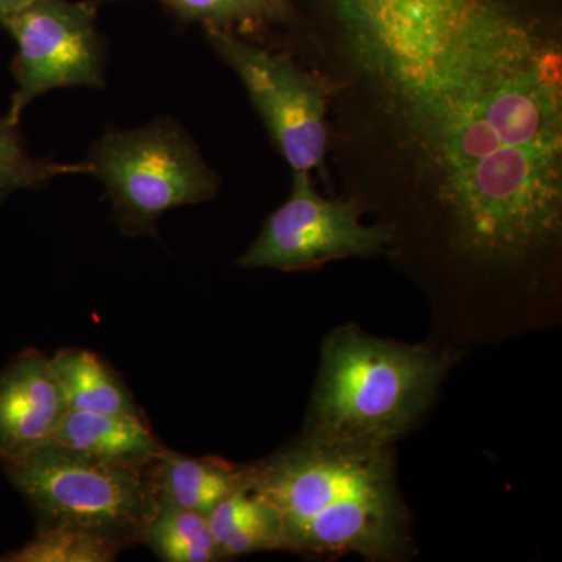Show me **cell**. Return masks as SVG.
<instances>
[{
    "mask_svg": "<svg viewBox=\"0 0 562 562\" xmlns=\"http://www.w3.org/2000/svg\"><path fill=\"white\" fill-rule=\"evenodd\" d=\"M355 65L476 260L520 261L562 222L557 24L535 0H325Z\"/></svg>",
    "mask_w": 562,
    "mask_h": 562,
    "instance_id": "1",
    "label": "cell"
},
{
    "mask_svg": "<svg viewBox=\"0 0 562 562\" xmlns=\"http://www.w3.org/2000/svg\"><path fill=\"white\" fill-rule=\"evenodd\" d=\"M244 479L276 513L288 552L371 561L406 560L413 552L392 446L302 435L244 465Z\"/></svg>",
    "mask_w": 562,
    "mask_h": 562,
    "instance_id": "2",
    "label": "cell"
},
{
    "mask_svg": "<svg viewBox=\"0 0 562 562\" xmlns=\"http://www.w3.org/2000/svg\"><path fill=\"white\" fill-rule=\"evenodd\" d=\"M452 362L432 347L338 328L322 347L303 435L392 446L427 412Z\"/></svg>",
    "mask_w": 562,
    "mask_h": 562,
    "instance_id": "3",
    "label": "cell"
},
{
    "mask_svg": "<svg viewBox=\"0 0 562 562\" xmlns=\"http://www.w3.org/2000/svg\"><path fill=\"white\" fill-rule=\"evenodd\" d=\"M85 162L105 188L114 221L127 236H154L162 214L211 201L220 190V177L169 117L105 132Z\"/></svg>",
    "mask_w": 562,
    "mask_h": 562,
    "instance_id": "4",
    "label": "cell"
},
{
    "mask_svg": "<svg viewBox=\"0 0 562 562\" xmlns=\"http://www.w3.org/2000/svg\"><path fill=\"white\" fill-rule=\"evenodd\" d=\"M149 468L110 464L49 443L2 469L38 525L79 528L125 549L143 543L160 503Z\"/></svg>",
    "mask_w": 562,
    "mask_h": 562,
    "instance_id": "5",
    "label": "cell"
},
{
    "mask_svg": "<svg viewBox=\"0 0 562 562\" xmlns=\"http://www.w3.org/2000/svg\"><path fill=\"white\" fill-rule=\"evenodd\" d=\"M98 9L91 0H33L0 24L18 49L11 63L16 91L7 111L10 120L20 122L22 111L46 92L105 87L106 50Z\"/></svg>",
    "mask_w": 562,
    "mask_h": 562,
    "instance_id": "6",
    "label": "cell"
},
{
    "mask_svg": "<svg viewBox=\"0 0 562 562\" xmlns=\"http://www.w3.org/2000/svg\"><path fill=\"white\" fill-rule=\"evenodd\" d=\"M214 52L243 81L273 143L294 172H310L327 150L324 91L288 55L235 33L205 29Z\"/></svg>",
    "mask_w": 562,
    "mask_h": 562,
    "instance_id": "7",
    "label": "cell"
},
{
    "mask_svg": "<svg viewBox=\"0 0 562 562\" xmlns=\"http://www.w3.org/2000/svg\"><path fill=\"white\" fill-rule=\"evenodd\" d=\"M391 239L387 228L362 224L353 202L322 198L310 172H294L290 198L236 262L244 269L303 271L341 258L375 257Z\"/></svg>",
    "mask_w": 562,
    "mask_h": 562,
    "instance_id": "8",
    "label": "cell"
},
{
    "mask_svg": "<svg viewBox=\"0 0 562 562\" xmlns=\"http://www.w3.org/2000/svg\"><path fill=\"white\" fill-rule=\"evenodd\" d=\"M68 412L50 357L21 351L0 372V465L49 446Z\"/></svg>",
    "mask_w": 562,
    "mask_h": 562,
    "instance_id": "9",
    "label": "cell"
},
{
    "mask_svg": "<svg viewBox=\"0 0 562 562\" xmlns=\"http://www.w3.org/2000/svg\"><path fill=\"white\" fill-rule=\"evenodd\" d=\"M55 446L92 460L149 468L165 446L151 431L144 414H102L68 409L55 432Z\"/></svg>",
    "mask_w": 562,
    "mask_h": 562,
    "instance_id": "10",
    "label": "cell"
},
{
    "mask_svg": "<svg viewBox=\"0 0 562 562\" xmlns=\"http://www.w3.org/2000/svg\"><path fill=\"white\" fill-rule=\"evenodd\" d=\"M158 501L209 514L244 483V468L217 457H188L162 449L151 462Z\"/></svg>",
    "mask_w": 562,
    "mask_h": 562,
    "instance_id": "11",
    "label": "cell"
},
{
    "mask_svg": "<svg viewBox=\"0 0 562 562\" xmlns=\"http://www.w3.org/2000/svg\"><path fill=\"white\" fill-rule=\"evenodd\" d=\"M50 361L68 409L143 414L121 376L94 351L65 347Z\"/></svg>",
    "mask_w": 562,
    "mask_h": 562,
    "instance_id": "12",
    "label": "cell"
},
{
    "mask_svg": "<svg viewBox=\"0 0 562 562\" xmlns=\"http://www.w3.org/2000/svg\"><path fill=\"white\" fill-rule=\"evenodd\" d=\"M206 519L224 560L283 550L276 513L257 492L247 486L246 479L238 490L206 514Z\"/></svg>",
    "mask_w": 562,
    "mask_h": 562,
    "instance_id": "13",
    "label": "cell"
},
{
    "mask_svg": "<svg viewBox=\"0 0 562 562\" xmlns=\"http://www.w3.org/2000/svg\"><path fill=\"white\" fill-rule=\"evenodd\" d=\"M176 20L250 35L294 20L292 0H155Z\"/></svg>",
    "mask_w": 562,
    "mask_h": 562,
    "instance_id": "14",
    "label": "cell"
},
{
    "mask_svg": "<svg viewBox=\"0 0 562 562\" xmlns=\"http://www.w3.org/2000/svg\"><path fill=\"white\" fill-rule=\"evenodd\" d=\"M166 562H214L224 560L205 514L158 503L144 541Z\"/></svg>",
    "mask_w": 562,
    "mask_h": 562,
    "instance_id": "15",
    "label": "cell"
},
{
    "mask_svg": "<svg viewBox=\"0 0 562 562\" xmlns=\"http://www.w3.org/2000/svg\"><path fill=\"white\" fill-rule=\"evenodd\" d=\"M122 550L120 542L94 532L66 525H38L31 541L0 554V562H111Z\"/></svg>",
    "mask_w": 562,
    "mask_h": 562,
    "instance_id": "16",
    "label": "cell"
},
{
    "mask_svg": "<svg viewBox=\"0 0 562 562\" xmlns=\"http://www.w3.org/2000/svg\"><path fill=\"white\" fill-rule=\"evenodd\" d=\"M90 173L87 162H60L33 157L27 149L20 122L0 116V202L11 192L38 190L57 177Z\"/></svg>",
    "mask_w": 562,
    "mask_h": 562,
    "instance_id": "17",
    "label": "cell"
},
{
    "mask_svg": "<svg viewBox=\"0 0 562 562\" xmlns=\"http://www.w3.org/2000/svg\"><path fill=\"white\" fill-rule=\"evenodd\" d=\"M33 0H0V24L27 9Z\"/></svg>",
    "mask_w": 562,
    "mask_h": 562,
    "instance_id": "18",
    "label": "cell"
}]
</instances>
